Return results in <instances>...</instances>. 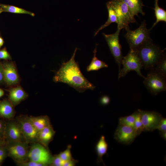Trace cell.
Returning <instances> with one entry per match:
<instances>
[{
	"mask_svg": "<svg viewBox=\"0 0 166 166\" xmlns=\"http://www.w3.org/2000/svg\"><path fill=\"white\" fill-rule=\"evenodd\" d=\"M77 50L76 48L70 59L62 64L56 72L53 81L56 83L66 84L79 93L83 92L87 89L93 90L95 86L83 75L78 62L75 61Z\"/></svg>",
	"mask_w": 166,
	"mask_h": 166,
	"instance_id": "obj_1",
	"label": "cell"
},
{
	"mask_svg": "<svg viewBox=\"0 0 166 166\" xmlns=\"http://www.w3.org/2000/svg\"><path fill=\"white\" fill-rule=\"evenodd\" d=\"M164 50L161 49L151 39L134 50L136 51L143 68L150 70L154 68L157 63L165 54Z\"/></svg>",
	"mask_w": 166,
	"mask_h": 166,
	"instance_id": "obj_2",
	"label": "cell"
},
{
	"mask_svg": "<svg viewBox=\"0 0 166 166\" xmlns=\"http://www.w3.org/2000/svg\"><path fill=\"white\" fill-rule=\"evenodd\" d=\"M126 30L124 37L130 49L135 50L145 42L152 39L150 37L151 30L147 28L145 21L135 30H131L129 28Z\"/></svg>",
	"mask_w": 166,
	"mask_h": 166,
	"instance_id": "obj_3",
	"label": "cell"
},
{
	"mask_svg": "<svg viewBox=\"0 0 166 166\" xmlns=\"http://www.w3.org/2000/svg\"><path fill=\"white\" fill-rule=\"evenodd\" d=\"M109 4L114 11L117 18L118 29L125 30L129 28L130 23L136 22L135 18L131 16L125 3L120 0H112L108 2Z\"/></svg>",
	"mask_w": 166,
	"mask_h": 166,
	"instance_id": "obj_4",
	"label": "cell"
},
{
	"mask_svg": "<svg viewBox=\"0 0 166 166\" xmlns=\"http://www.w3.org/2000/svg\"><path fill=\"white\" fill-rule=\"evenodd\" d=\"M121 64L123 68L118 72L119 79L131 71H136L137 74L144 78L145 77L141 73V70L143 68L142 65L135 50L130 49L127 54L123 57Z\"/></svg>",
	"mask_w": 166,
	"mask_h": 166,
	"instance_id": "obj_5",
	"label": "cell"
},
{
	"mask_svg": "<svg viewBox=\"0 0 166 166\" xmlns=\"http://www.w3.org/2000/svg\"><path fill=\"white\" fill-rule=\"evenodd\" d=\"M166 77L154 69L150 70L144 78L143 83L152 94L156 95L166 90Z\"/></svg>",
	"mask_w": 166,
	"mask_h": 166,
	"instance_id": "obj_6",
	"label": "cell"
},
{
	"mask_svg": "<svg viewBox=\"0 0 166 166\" xmlns=\"http://www.w3.org/2000/svg\"><path fill=\"white\" fill-rule=\"evenodd\" d=\"M5 146L8 156L19 164L26 162L28 158L29 152L27 143L23 142L6 143Z\"/></svg>",
	"mask_w": 166,
	"mask_h": 166,
	"instance_id": "obj_7",
	"label": "cell"
},
{
	"mask_svg": "<svg viewBox=\"0 0 166 166\" xmlns=\"http://www.w3.org/2000/svg\"><path fill=\"white\" fill-rule=\"evenodd\" d=\"M121 30L117 28L116 32L109 34L103 33L111 53L118 65V72L121 69L122 60L123 57L122 55L121 46L119 41V35Z\"/></svg>",
	"mask_w": 166,
	"mask_h": 166,
	"instance_id": "obj_8",
	"label": "cell"
},
{
	"mask_svg": "<svg viewBox=\"0 0 166 166\" xmlns=\"http://www.w3.org/2000/svg\"><path fill=\"white\" fill-rule=\"evenodd\" d=\"M52 157L48 149L38 143L31 146L28 155L30 160L42 164L45 166L51 164Z\"/></svg>",
	"mask_w": 166,
	"mask_h": 166,
	"instance_id": "obj_9",
	"label": "cell"
},
{
	"mask_svg": "<svg viewBox=\"0 0 166 166\" xmlns=\"http://www.w3.org/2000/svg\"><path fill=\"white\" fill-rule=\"evenodd\" d=\"M144 131H152L156 128L163 117L156 111H148L140 109Z\"/></svg>",
	"mask_w": 166,
	"mask_h": 166,
	"instance_id": "obj_10",
	"label": "cell"
},
{
	"mask_svg": "<svg viewBox=\"0 0 166 166\" xmlns=\"http://www.w3.org/2000/svg\"><path fill=\"white\" fill-rule=\"evenodd\" d=\"M18 121L26 143H33L38 140L39 132L33 125L29 117H20Z\"/></svg>",
	"mask_w": 166,
	"mask_h": 166,
	"instance_id": "obj_11",
	"label": "cell"
},
{
	"mask_svg": "<svg viewBox=\"0 0 166 166\" xmlns=\"http://www.w3.org/2000/svg\"><path fill=\"white\" fill-rule=\"evenodd\" d=\"M136 136L133 127L119 124L114 134L115 140L120 143L126 144L132 143Z\"/></svg>",
	"mask_w": 166,
	"mask_h": 166,
	"instance_id": "obj_12",
	"label": "cell"
},
{
	"mask_svg": "<svg viewBox=\"0 0 166 166\" xmlns=\"http://www.w3.org/2000/svg\"><path fill=\"white\" fill-rule=\"evenodd\" d=\"M4 139L6 143L23 142L25 139L19 123L10 122L6 124Z\"/></svg>",
	"mask_w": 166,
	"mask_h": 166,
	"instance_id": "obj_13",
	"label": "cell"
},
{
	"mask_svg": "<svg viewBox=\"0 0 166 166\" xmlns=\"http://www.w3.org/2000/svg\"><path fill=\"white\" fill-rule=\"evenodd\" d=\"M5 82L8 86L17 85L19 82L17 71L14 63L6 61L2 63Z\"/></svg>",
	"mask_w": 166,
	"mask_h": 166,
	"instance_id": "obj_14",
	"label": "cell"
},
{
	"mask_svg": "<svg viewBox=\"0 0 166 166\" xmlns=\"http://www.w3.org/2000/svg\"><path fill=\"white\" fill-rule=\"evenodd\" d=\"M27 96V93L20 86L14 87L9 91V100L13 106L18 104Z\"/></svg>",
	"mask_w": 166,
	"mask_h": 166,
	"instance_id": "obj_15",
	"label": "cell"
},
{
	"mask_svg": "<svg viewBox=\"0 0 166 166\" xmlns=\"http://www.w3.org/2000/svg\"><path fill=\"white\" fill-rule=\"evenodd\" d=\"M127 5L129 12L133 18L134 16H138V14L140 13L143 15H145L142 10L143 4L142 0H120Z\"/></svg>",
	"mask_w": 166,
	"mask_h": 166,
	"instance_id": "obj_16",
	"label": "cell"
},
{
	"mask_svg": "<svg viewBox=\"0 0 166 166\" xmlns=\"http://www.w3.org/2000/svg\"><path fill=\"white\" fill-rule=\"evenodd\" d=\"M15 114L13 105L9 100H4L0 101V117L6 119H11Z\"/></svg>",
	"mask_w": 166,
	"mask_h": 166,
	"instance_id": "obj_17",
	"label": "cell"
},
{
	"mask_svg": "<svg viewBox=\"0 0 166 166\" xmlns=\"http://www.w3.org/2000/svg\"><path fill=\"white\" fill-rule=\"evenodd\" d=\"M54 134V131L50 125L39 132L38 140L46 146L53 138Z\"/></svg>",
	"mask_w": 166,
	"mask_h": 166,
	"instance_id": "obj_18",
	"label": "cell"
},
{
	"mask_svg": "<svg viewBox=\"0 0 166 166\" xmlns=\"http://www.w3.org/2000/svg\"><path fill=\"white\" fill-rule=\"evenodd\" d=\"M29 118L34 126L38 132L46 127L50 125L49 118L46 116L30 117Z\"/></svg>",
	"mask_w": 166,
	"mask_h": 166,
	"instance_id": "obj_19",
	"label": "cell"
},
{
	"mask_svg": "<svg viewBox=\"0 0 166 166\" xmlns=\"http://www.w3.org/2000/svg\"><path fill=\"white\" fill-rule=\"evenodd\" d=\"M108 148V144L104 136H102L96 146L97 155V162L98 163L103 162V156L107 152Z\"/></svg>",
	"mask_w": 166,
	"mask_h": 166,
	"instance_id": "obj_20",
	"label": "cell"
},
{
	"mask_svg": "<svg viewBox=\"0 0 166 166\" xmlns=\"http://www.w3.org/2000/svg\"><path fill=\"white\" fill-rule=\"evenodd\" d=\"M97 45L94 51L93 57L90 64L87 66L86 70L87 72L97 71L99 69L108 67V65L104 62L100 60L96 57Z\"/></svg>",
	"mask_w": 166,
	"mask_h": 166,
	"instance_id": "obj_21",
	"label": "cell"
},
{
	"mask_svg": "<svg viewBox=\"0 0 166 166\" xmlns=\"http://www.w3.org/2000/svg\"><path fill=\"white\" fill-rule=\"evenodd\" d=\"M156 18V21L152 26L150 30L152 29L160 22H166V11L159 6L158 0H155L154 8H153Z\"/></svg>",
	"mask_w": 166,
	"mask_h": 166,
	"instance_id": "obj_22",
	"label": "cell"
},
{
	"mask_svg": "<svg viewBox=\"0 0 166 166\" xmlns=\"http://www.w3.org/2000/svg\"><path fill=\"white\" fill-rule=\"evenodd\" d=\"M106 6L108 12V18L104 24L102 25L95 33L94 36H96L101 30L108 26L111 23L116 22L117 23V18L115 12L112 7L106 3Z\"/></svg>",
	"mask_w": 166,
	"mask_h": 166,
	"instance_id": "obj_23",
	"label": "cell"
},
{
	"mask_svg": "<svg viewBox=\"0 0 166 166\" xmlns=\"http://www.w3.org/2000/svg\"><path fill=\"white\" fill-rule=\"evenodd\" d=\"M0 7L2 8L3 12L16 14H26L31 15L32 16H34L35 15L32 12L13 6L0 3Z\"/></svg>",
	"mask_w": 166,
	"mask_h": 166,
	"instance_id": "obj_24",
	"label": "cell"
},
{
	"mask_svg": "<svg viewBox=\"0 0 166 166\" xmlns=\"http://www.w3.org/2000/svg\"><path fill=\"white\" fill-rule=\"evenodd\" d=\"M133 128L137 136L140 135L142 132L144 131L140 109L136 111V116Z\"/></svg>",
	"mask_w": 166,
	"mask_h": 166,
	"instance_id": "obj_25",
	"label": "cell"
},
{
	"mask_svg": "<svg viewBox=\"0 0 166 166\" xmlns=\"http://www.w3.org/2000/svg\"><path fill=\"white\" fill-rule=\"evenodd\" d=\"M135 116L136 111L129 116L120 117L119 119V124L134 128Z\"/></svg>",
	"mask_w": 166,
	"mask_h": 166,
	"instance_id": "obj_26",
	"label": "cell"
},
{
	"mask_svg": "<svg viewBox=\"0 0 166 166\" xmlns=\"http://www.w3.org/2000/svg\"><path fill=\"white\" fill-rule=\"evenodd\" d=\"M153 69L159 73L166 77V57L165 54L157 63Z\"/></svg>",
	"mask_w": 166,
	"mask_h": 166,
	"instance_id": "obj_27",
	"label": "cell"
},
{
	"mask_svg": "<svg viewBox=\"0 0 166 166\" xmlns=\"http://www.w3.org/2000/svg\"><path fill=\"white\" fill-rule=\"evenodd\" d=\"M71 148L70 145H68L65 150L58 155L64 162L73 159L71 153Z\"/></svg>",
	"mask_w": 166,
	"mask_h": 166,
	"instance_id": "obj_28",
	"label": "cell"
},
{
	"mask_svg": "<svg viewBox=\"0 0 166 166\" xmlns=\"http://www.w3.org/2000/svg\"><path fill=\"white\" fill-rule=\"evenodd\" d=\"M8 156L5 145L0 147V165H1Z\"/></svg>",
	"mask_w": 166,
	"mask_h": 166,
	"instance_id": "obj_29",
	"label": "cell"
},
{
	"mask_svg": "<svg viewBox=\"0 0 166 166\" xmlns=\"http://www.w3.org/2000/svg\"><path fill=\"white\" fill-rule=\"evenodd\" d=\"M64 161L59 157L58 155L53 157L52 161L50 164L54 166H63Z\"/></svg>",
	"mask_w": 166,
	"mask_h": 166,
	"instance_id": "obj_30",
	"label": "cell"
},
{
	"mask_svg": "<svg viewBox=\"0 0 166 166\" xmlns=\"http://www.w3.org/2000/svg\"><path fill=\"white\" fill-rule=\"evenodd\" d=\"M160 132L166 131V119L162 117L156 128Z\"/></svg>",
	"mask_w": 166,
	"mask_h": 166,
	"instance_id": "obj_31",
	"label": "cell"
},
{
	"mask_svg": "<svg viewBox=\"0 0 166 166\" xmlns=\"http://www.w3.org/2000/svg\"><path fill=\"white\" fill-rule=\"evenodd\" d=\"M10 60L11 57L5 48L0 49V60Z\"/></svg>",
	"mask_w": 166,
	"mask_h": 166,
	"instance_id": "obj_32",
	"label": "cell"
},
{
	"mask_svg": "<svg viewBox=\"0 0 166 166\" xmlns=\"http://www.w3.org/2000/svg\"><path fill=\"white\" fill-rule=\"evenodd\" d=\"M6 124L3 121L0 120V139L5 140L4 135Z\"/></svg>",
	"mask_w": 166,
	"mask_h": 166,
	"instance_id": "obj_33",
	"label": "cell"
},
{
	"mask_svg": "<svg viewBox=\"0 0 166 166\" xmlns=\"http://www.w3.org/2000/svg\"><path fill=\"white\" fill-rule=\"evenodd\" d=\"M21 166H44V164L34 161L30 160L28 162H24L20 164Z\"/></svg>",
	"mask_w": 166,
	"mask_h": 166,
	"instance_id": "obj_34",
	"label": "cell"
},
{
	"mask_svg": "<svg viewBox=\"0 0 166 166\" xmlns=\"http://www.w3.org/2000/svg\"><path fill=\"white\" fill-rule=\"evenodd\" d=\"M110 98L109 97L106 95L102 96L100 99V103L103 105H106L110 102Z\"/></svg>",
	"mask_w": 166,
	"mask_h": 166,
	"instance_id": "obj_35",
	"label": "cell"
},
{
	"mask_svg": "<svg viewBox=\"0 0 166 166\" xmlns=\"http://www.w3.org/2000/svg\"><path fill=\"white\" fill-rule=\"evenodd\" d=\"M77 162L75 160L72 159L71 160L64 161L63 166H74L76 165Z\"/></svg>",
	"mask_w": 166,
	"mask_h": 166,
	"instance_id": "obj_36",
	"label": "cell"
},
{
	"mask_svg": "<svg viewBox=\"0 0 166 166\" xmlns=\"http://www.w3.org/2000/svg\"><path fill=\"white\" fill-rule=\"evenodd\" d=\"M5 82L2 64L0 62V84Z\"/></svg>",
	"mask_w": 166,
	"mask_h": 166,
	"instance_id": "obj_37",
	"label": "cell"
},
{
	"mask_svg": "<svg viewBox=\"0 0 166 166\" xmlns=\"http://www.w3.org/2000/svg\"><path fill=\"white\" fill-rule=\"evenodd\" d=\"M160 135L161 137L164 139L166 140V131L164 132H160Z\"/></svg>",
	"mask_w": 166,
	"mask_h": 166,
	"instance_id": "obj_38",
	"label": "cell"
},
{
	"mask_svg": "<svg viewBox=\"0 0 166 166\" xmlns=\"http://www.w3.org/2000/svg\"><path fill=\"white\" fill-rule=\"evenodd\" d=\"M6 144V142L4 140L0 139V147L5 145Z\"/></svg>",
	"mask_w": 166,
	"mask_h": 166,
	"instance_id": "obj_39",
	"label": "cell"
},
{
	"mask_svg": "<svg viewBox=\"0 0 166 166\" xmlns=\"http://www.w3.org/2000/svg\"><path fill=\"white\" fill-rule=\"evenodd\" d=\"M3 43V40L2 38L0 37V48L2 46Z\"/></svg>",
	"mask_w": 166,
	"mask_h": 166,
	"instance_id": "obj_40",
	"label": "cell"
},
{
	"mask_svg": "<svg viewBox=\"0 0 166 166\" xmlns=\"http://www.w3.org/2000/svg\"><path fill=\"white\" fill-rule=\"evenodd\" d=\"M4 94V92L3 90L0 89V97H2Z\"/></svg>",
	"mask_w": 166,
	"mask_h": 166,
	"instance_id": "obj_41",
	"label": "cell"
},
{
	"mask_svg": "<svg viewBox=\"0 0 166 166\" xmlns=\"http://www.w3.org/2000/svg\"><path fill=\"white\" fill-rule=\"evenodd\" d=\"M3 12V10L2 8L0 7V14L2 12Z\"/></svg>",
	"mask_w": 166,
	"mask_h": 166,
	"instance_id": "obj_42",
	"label": "cell"
}]
</instances>
